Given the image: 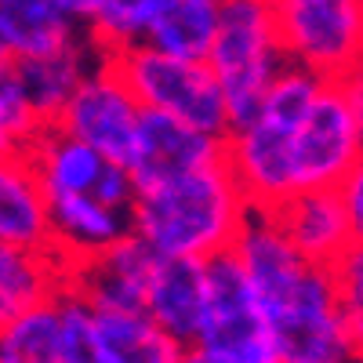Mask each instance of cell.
Returning <instances> with one entry per match:
<instances>
[{
    "mask_svg": "<svg viewBox=\"0 0 363 363\" xmlns=\"http://www.w3.org/2000/svg\"><path fill=\"white\" fill-rule=\"evenodd\" d=\"M233 255L265 309L280 363H359L342 320L330 265L298 255L269 211H251Z\"/></svg>",
    "mask_w": 363,
    "mask_h": 363,
    "instance_id": "obj_1",
    "label": "cell"
},
{
    "mask_svg": "<svg viewBox=\"0 0 363 363\" xmlns=\"http://www.w3.org/2000/svg\"><path fill=\"white\" fill-rule=\"evenodd\" d=\"M251 211L255 207L222 157L153 186H138L131 203V233L167 258L211 262L233 251Z\"/></svg>",
    "mask_w": 363,
    "mask_h": 363,
    "instance_id": "obj_2",
    "label": "cell"
},
{
    "mask_svg": "<svg viewBox=\"0 0 363 363\" xmlns=\"http://www.w3.org/2000/svg\"><path fill=\"white\" fill-rule=\"evenodd\" d=\"M323 84L327 77L287 62V69L265 91L262 106L244 124L225 131V164L255 211H277L294 196L291 135Z\"/></svg>",
    "mask_w": 363,
    "mask_h": 363,
    "instance_id": "obj_3",
    "label": "cell"
},
{
    "mask_svg": "<svg viewBox=\"0 0 363 363\" xmlns=\"http://www.w3.org/2000/svg\"><path fill=\"white\" fill-rule=\"evenodd\" d=\"M203 62L215 73L229 109V128L262 106L265 91L287 69L280 11L269 0H218V22Z\"/></svg>",
    "mask_w": 363,
    "mask_h": 363,
    "instance_id": "obj_4",
    "label": "cell"
},
{
    "mask_svg": "<svg viewBox=\"0 0 363 363\" xmlns=\"http://www.w3.org/2000/svg\"><path fill=\"white\" fill-rule=\"evenodd\" d=\"M106 58L128 80V87L145 109L167 113L182 124H193L211 135L229 131V109L222 99V87L203 58L167 55L149 44L128 48L120 55H106Z\"/></svg>",
    "mask_w": 363,
    "mask_h": 363,
    "instance_id": "obj_5",
    "label": "cell"
},
{
    "mask_svg": "<svg viewBox=\"0 0 363 363\" xmlns=\"http://www.w3.org/2000/svg\"><path fill=\"white\" fill-rule=\"evenodd\" d=\"M189 349L211 363H280L265 309L233 251L207 262V306Z\"/></svg>",
    "mask_w": 363,
    "mask_h": 363,
    "instance_id": "obj_6",
    "label": "cell"
},
{
    "mask_svg": "<svg viewBox=\"0 0 363 363\" xmlns=\"http://www.w3.org/2000/svg\"><path fill=\"white\" fill-rule=\"evenodd\" d=\"M277 11L291 66L342 80L363 62V0H291Z\"/></svg>",
    "mask_w": 363,
    "mask_h": 363,
    "instance_id": "obj_7",
    "label": "cell"
},
{
    "mask_svg": "<svg viewBox=\"0 0 363 363\" xmlns=\"http://www.w3.org/2000/svg\"><path fill=\"white\" fill-rule=\"evenodd\" d=\"M359 153H363V135L356 128L349 99L338 80H327L291 135L294 193L338 189Z\"/></svg>",
    "mask_w": 363,
    "mask_h": 363,
    "instance_id": "obj_8",
    "label": "cell"
},
{
    "mask_svg": "<svg viewBox=\"0 0 363 363\" xmlns=\"http://www.w3.org/2000/svg\"><path fill=\"white\" fill-rule=\"evenodd\" d=\"M142 116H145V106L135 99L128 80L102 55L95 62V69L73 91V99L62 106L55 124L62 131H69L73 138L95 145L109 160L128 167L135 157V145H138Z\"/></svg>",
    "mask_w": 363,
    "mask_h": 363,
    "instance_id": "obj_9",
    "label": "cell"
},
{
    "mask_svg": "<svg viewBox=\"0 0 363 363\" xmlns=\"http://www.w3.org/2000/svg\"><path fill=\"white\" fill-rule=\"evenodd\" d=\"M26 157L33 164L44 196L77 193V196H99L102 203L128 207L135 203V178L124 164L109 160L95 145H87L62 131L58 124H44L26 145Z\"/></svg>",
    "mask_w": 363,
    "mask_h": 363,
    "instance_id": "obj_10",
    "label": "cell"
},
{
    "mask_svg": "<svg viewBox=\"0 0 363 363\" xmlns=\"http://www.w3.org/2000/svg\"><path fill=\"white\" fill-rule=\"evenodd\" d=\"M222 157H225V135H211V131H200L193 124H182V120H174L167 113L145 109L138 145H135V157H131L128 171H131L135 189H138V186L164 182L171 174L215 164Z\"/></svg>",
    "mask_w": 363,
    "mask_h": 363,
    "instance_id": "obj_11",
    "label": "cell"
},
{
    "mask_svg": "<svg viewBox=\"0 0 363 363\" xmlns=\"http://www.w3.org/2000/svg\"><path fill=\"white\" fill-rule=\"evenodd\" d=\"M157 262L160 251L149 247L138 233H128L91 262L69 269V284H77L95 309H142Z\"/></svg>",
    "mask_w": 363,
    "mask_h": 363,
    "instance_id": "obj_12",
    "label": "cell"
},
{
    "mask_svg": "<svg viewBox=\"0 0 363 363\" xmlns=\"http://www.w3.org/2000/svg\"><path fill=\"white\" fill-rule=\"evenodd\" d=\"M48 218H51V251L66 262V269L91 262L131 233V211L102 203L99 196H77V193L48 196Z\"/></svg>",
    "mask_w": 363,
    "mask_h": 363,
    "instance_id": "obj_13",
    "label": "cell"
},
{
    "mask_svg": "<svg viewBox=\"0 0 363 363\" xmlns=\"http://www.w3.org/2000/svg\"><path fill=\"white\" fill-rule=\"evenodd\" d=\"M284 236L316 265H335L352 244V222L338 196V189H306L284 200L277 211H269Z\"/></svg>",
    "mask_w": 363,
    "mask_h": 363,
    "instance_id": "obj_14",
    "label": "cell"
},
{
    "mask_svg": "<svg viewBox=\"0 0 363 363\" xmlns=\"http://www.w3.org/2000/svg\"><path fill=\"white\" fill-rule=\"evenodd\" d=\"M66 0H0V62H22L84 40Z\"/></svg>",
    "mask_w": 363,
    "mask_h": 363,
    "instance_id": "obj_15",
    "label": "cell"
},
{
    "mask_svg": "<svg viewBox=\"0 0 363 363\" xmlns=\"http://www.w3.org/2000/svg\"><path fill=\"white\" fill-rule=\"evenodd\" d=\"M203 306H207V262L160 255L142 309L189 345L203 320Z\"/></svg>",
    "mask_w": 363,
    "mask_h": 363,
    "instance_id": "obj_16",
    "label": "cell"
},
{
    "mask_svg": "<svg viewBox=\"0 0 363 363\" xmlns=\"http://www.w3.org/2000/svg\"><path fill=\"white\" fill-rule=\"evenodd\" d=\"M66 280L69 269L51 247H22L0 240V327L44 301H55Z\"/></svg>",
    "mask_w": 363,
    "mask_h": 363,
    "instance_id": "obj_17",
    "label": "cell"
},
{
    "mask_svg": "<svg viewBox=\"0 0 363 363\" xmlns=\"http://www.w3.org/2000/svg\"><path fill=\"white\" fill-rule=\"evenodd\" d=\"M0 240L22 247H51L48 196L26 153L0 157Z\"/></svg>",
    "mask_w": 363,
    "mask_h": 363,
    "instance_id": "obj_18",
    "label": "cell"
},
{
    "mask_svg": "<svg viewBox=\"0 0 363 363\" xmlns=\"http://www.w3.org/2000/svg\"><path fill=\"white\" fill-rule=\"evenodd\" d=\"M95 330L106 363H182L189 352L145 309H95Z\"/></svg>",
    "mask_w": 363,
    "mask_h": 363,
    "instance_id": "obj_19",
    "label": "cell"
},
{
    "mask_svg": "<svg viewBox=\"0 0 363 363\" xmlns=\"http://www.w3.org/2000/svg\"><path fill=\"white\" fill-rule=\"evenodd\" d=\"M99 51L87 37L69 44V48H58V51H48V55H37V58H22L18 73H22V84H26V95L33 102L37 116L44 124H55L62 106L73 99V91L80 87V80L95 69L99 62Z\"/></svg>",
    "mask_w": 363,
    "mask_h": 363,
    "instance_id": "obj_20",
    "label": "cell"
},
{
    "mask_svg": "<svg viewBox=\"0 0 363 363\" xmlns=\"http://www.w3.org/2000/svg\"><path fill=\"white\" fill-rule=\"evenodd\" d=\"M215 22H218V4H207V0H160L153 18H149L145 44L182 58H207Z\"/></svg>",
    "mask_w": 363,
    "mask_h": 363,
    "instance_id": "obj_21",
    "label": "cell"
},
{
    "mask_svg": "<svg viewBox=\"0 0 363 363\" xmlns=\"http://www.w3.org/2000/svg\"><path fill=\"white\" fill-rule=\"evenodd\" d=\"M0 363H62V323L55 301L0 327Z\"/></svg>",
    "mask_w": 363,
    "mask_h": 363,
    "instance_id": "obj_22",
    "label": "cell"
},
{
    "mask_svg": "<svg viewBox=\"0 0 363 363\" xmlns=\"http://www.w3.org/2000/svg\"><path fill=\"white\" fill-rule=\"evenodd\" d=\"M160 0H106V4L87 18L84 33L95 44L99 55H120L128 48L145 44V29Z\"/></svg>",
    "mask_w": 363,
    "mask_h": 363,
    "instance_id": "obj_23",
    "label": "cell"
},
{
    "mask_svg": "<svg viewBox=\"0 0 363 363\" xmlns=\"http://www.w3.org/2000/svg\"><path fill=\"white\" fill-rule=\"evenodd\" d=\"M44 128L15 62H0V157L26 153L29 138Z\"/></svg>",
    "mask_w": 363,
    "mask_h": 363,
    "instance_id": "obj_24",
    "label": "cell"
},
{
    "mask_svg": "<svg viewBox=\"0 0 363 363\" xmlns=\"http://www.w3.org/2000/svg\"><path fill=\"white\" fill-rule=\"evenodd\" d=\"M55 306L62 323V363H106L95 330V306L84 298V291L66 280V287L55 294Z\"/></svg>",
    "mask_w": 363,
    "mask_h": 363,
    "instance_id": "obj_25",
    "label": "cell"
},
{
    "mask_svg": "<svg viewBox=\"0 0 363 363\" xmlns=\"http://www.w3.org/2000/svg\"><path fill=\"white\" fill-rule=\"evenodd\" d=\"M330 277H335V291H338V306H342L352 352L363 363V244H352L330 265Z\"/></svg>",
    "mask_w": 363,
    "mask_h": 363,
    "instance_id": "obj_26",
    "label": "cell"
},
{
    "mask_svg": "<svg viewBox=\"0 0 363 363\" xmlns=\"http://www.w3.org/2000/svg\"><path fill=\"white\" fill-rule=\"evenodd\" d=\"M338 196L349 211V222H352V236L356 229L363 225V153L356 157V164L349 167V174L342 178V186H338Z\"/></svg>",
    "mask_w": 363,
    "mask_h": 363,
    "instance_id": "obj_27",
    "label": "cell"
},
{
    "mask_svg": "<svg viewBox=\"0 0 363 363\" xmlns=\"http://www.w3.org/2000/svg\"><path fill=\"white\" fill-rule=\"evenodd\" d=\"M338 84H342L345 99H349V109H352V116H356V128H359V135H363V62H359L349 77H342Z\"/></svg>",
    "mask_w": 363,
    "mask_h": 363,
    "instance_id": "obj_28",
    "label": "cell"
},
{
    "mask_svg": "<svg viewBox=\"0 0 363 363\" xmlns=\"http://www.w3.org/2000/svg\"><path fill=\"white\" fill-rule=\"evenodd\" d=\"M102 4H106V0H66V8H69V11H73V15L84 22V26H87V18L95 15Z\"/></svg>",
    "mask_w": 363,
    "mask_h": 363,
    "instance_id": "obj_29",
    "label": "cell"
},
{
    "mask_svg": "<svg viewBox=\"0 0 363 363\" xmlns=\"http://www.w3.org/2000/svg\"><path fill=\"white\" fill-rule=\"evenodd\" d=\"M182 363H211V359H207L203 352H196V349H189V352H186V359H182Z\"/></svg>",
    "mask_w": 363,
    "mask_h": 363,
    "instance_id": "obj_30",
    "label": "cell"
},
{
    "mask_svg": "<svg viewBox=\"0 0 363 363\" xmlns=\"http://www.w3.org/2000/svg\"><path fill=\"white\" fill-rule=\"evenodd\" d=\"M269 4H272V8H284V4H291V0H269Z\"/></svg>",
    "mask_w": 363,
    "mask_h": 363,
    "instance_id": "obj_31",
    "label": "cell"
},
{
    "mask_svg": "<svg viewBox=\"0 0 363 363\" xmlns=\"http://www.w3.org/2000/svg\"><path fill=\"white\" fill-rule=\"evenodd\" d=\"M207 4H218V0H207Z\"/></svg>",
    "mask_w": 363,
    "mask_h": 363,
    "instance_id": "obj_32",
    "label": "cell"
}]
</instances>
